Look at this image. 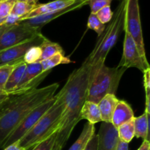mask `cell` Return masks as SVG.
<instances>
[{
	"mask_svg": "<svg viewBox=\"0 0 150 150\" xmlns=\"http://www.w3.org/2000/svg\"><path fill=\"white\" fill-rule=\"evenodd\" d=\"M113 15L114 13L111 10V6H106V7H104L103 8L100 9L99 11H98V13H96L97 17L98 18L100 21H101V23H103V24H105L107 23H109L111 21V20L113 18Z\"/></svg>",
	"mask_w": 150,
	"mask_h": 150,
	"instance_id": "cell-30",
	"label": "cell"
},
{
	"mask_svg": "<svg viewBox=\"0 0 150 150\" xmlns=\"http://www.w3.org/2000/svg\"><path fill=\"white\" fill-rule=\"evenodd\" d=\"M3 150H26V149H25L24 148H23V147H21V146H19L18 143V142H15V143L9 145V146H7V147L4 148Z\"/></svg>",
	"mask_w": 150,
	"mask_h": 150,
	"instance_id": "cell-35",
	"label": "cell"
},
{
	"mask_svg": "<svg viewBox=\"0 0 150 150\" xmlns=\"http://www.w3.org/2000/svg\"><path fill=\"white\" fill-rule=\"evenodd\" d=\"M135 117L134 112L127 102L119 100L112 116L111 124L116 129L121 125L133 120Z\"/></svg>",
	"mask_w": 150,
	"mask_h": 150,
	"instance_id": "cell-14",
	"label": "cell"
},
{
	"mask_svg": "<svg viewBox=\"0 0 150 150\" xmlns=\"http://www.w3.org/2000/svg\"><path fill=\"white\" fill-rule=\"evenodd\" d=\"M57 100L53 106L40 119L29 131L18 141L19 146L28 150L57 132L64 110V104L60 92L57 94Z\"/></svg>",
	"mask_w": 150,
	"mask_h": 150,
	"instance_id": "cell-4",
	"label": "cell"
},
{
	"mask_svg": "<svg viewBox=\"0 0 150 150\" xmlns=\"http://www.w3.org/2000/svg\"><path fill=\"white\" fill-rule=\"evenodd\" d=\"M37 5H33V4H28V3L23 2V1H16L13 5L10 13L18 16L21 18L27 15L29 13H30Z\"/></svg>",
	"mask_w": 150,
	"mask_h": 150,
	"instance_id": "cell-25",
	"label": "cell"
},
{
	"mask_svg": "<svg viewBox=\"0 0 150 150\" xmlns=\"http://www.w3.org/2000/svg\"><path fill=\"white\" fill-rule=\"evenodd\" d=\"M116 150H129L128 144L125 143V142H122L119 140Z\"/></svg>",
	"mask_w": 150,
	"mask_h": 150,
	"instance_id": "cell-36",
	"label": "cell"
},
{
	"mask_svg": "<svg viewBox=\"0 0 150 150\" xmlns=\"http://www.w3.org/2000/svg\"><path fill=\"white\" fill-rule=\"evenodd\" d=\"M118 66L126 69L136 67L143 73L149 68L146 58L142 57L134 40L127 32L125 35L122 57Z\"/></svg>",
	"mask_w": 150,
	"mask_h": 150,
	"instance_id": "cell-9",
	"label": "cell"
},
{
	"mask_svg": "<svg viewBox=\"0 0 150 150\" xmlns=\"http://www.w3.org/2000/svg\"><path fill=\"white\" fill-rule=\"evenodd\" d=\"M125 0H121L111 21L103 32L98 36L95 46L83 63L97 68L105 64L107 55L114 46L121 32L124 30Z\"/></svg>",
	"mask_w": 150,
	"mask_h": 150,
	"instance_id": "cell-3",
	"label": "cell"
},
{
	"mask_svg": "<svg viewBox=\"0 0 150 150\" xmlns=\"http://www.w3.org/2000/svg\"><path fill=\"white\" fill-rule=\"evenodd\" d=\"M80 118L81 120H87L88 122L92 125L102 122L98 103L86 100L81 111Z\"/></svg>",
	"mask_w": 150,
	"mask_h": 150,
	"instance_id": "cell-17",
	"label": "cell"
},
{
	"mask_svg": "<svg viewBox=\"0 0 150 150\" xmlns=\"http://www.w3.org/2000/svg\"><path fill=\"white\" fill-rule=\"evenodd\" d=\"M87 1L88 0H76L73 4L68 6V7L58 10H55V11L46 13V14L40 15V16H36V17L32 18L26 19V20L23 21L21 22H24V23H27L30 26L41 29L44 25L47 24L51 21L54 20V19L60 17V16L66 14V13L81 8L82 7L87 4Z\"/></svg>",
	"mask_w": 150,
	"mask_h": 150,
	"instance_id": "cell-11",
	"label": "cell"
},
{
	"mask_svg": "<svg viewBox=\"0 0 150 150\" xmlns=\"http://www.w3.org/2000/svg\"><path fill=\"white\" fill-rule=\"evenodd\" d=\"M125 67H108L105 64L97 68L91 67L86 100L98 103L108 94H115Z\"/></svg>",
	"mask_w": 150,
	"mask_h": 150,
	"instance_id": "cell-5",
	"label": "cell"
},
{
	"mask_svg": "<svg viewBox=\"0 0 150 150\" xmlns=\"http://www.w3.org/2000/svg\"><path fill=\"white\" fill-rule=\"evenodd\" d=\"M26 67V64L23 61H21L14 64L13 70L7 79L5 86H4V92H7V94H10L16 90L19 82L21 80V78L24 73Z\"/></svg>",
	"mask_w": 150,
	"mask_h": 150,
	"instance_id": "cell-16",
	"label": "cell"
},
{
	"mask_svg": "<svg viewBox=\"0 0 150 150\" xmlns=\"http://www.w3.org/2000/svg\"><path fill=\"white\" fill-rule=\"evenodd\" d=\"M98 136L97 150H116L119 142L117 130L111 123L103 122Z\"/></svg>",
	"mask_w": 150,
	"mask_h": 150,
	"instance_id": "cell-12",
	"label": "cell"
},
{
	"mask_svg": "<svg viewBox=\"0 0 150 150\" xmlns=\"http://www.w3.org/2000/svg\"><path fill=\"white\" fill-rule=\"evenodd\" d=\"M64 146L57 142V132L42 142L35 145L31 150H62Z\"/></svg>",
	"mask_w": 150,
	"mask_h": 150,
	"instance_id": "cell-24",
	"label": "cell"
},
{
	"mask_svg": "<svg viewBox=\"0 0 150 150\" xmlns=\"http://www.w3.org/2000/svg\"><path fill=\"white\" fill-rule=\"evenodd\" d=\"M42 72H43V70H42L40 62L33 63V64H26V70H25L24 73H23V76H22L21 80L19 82L16 90L13 92H20L21 89L23 86H25L28 83L34 80L35 78L38 77ZM13 92H11V93H13Z\"/></svg>",
	"mask_w": 150,
	"mask_h": 150,
	"instance_id": "cell-18",
	"label": "cell"
},
{
	"mask_svg": "<svg viewBox=\"0 0 150 150\" xmlns=\"http://www.w3.org/2000/svg\"><path fill=\"white\" fill-rule=\"evenodd\" d=\"M18 1H23V2L28 3V4H33V5H37L38 4V0H16Z\"/></svg>",
	"mask_w": 150,
	"mask_h": 150,
	"instance_id": "cell-39",
	"label": "cell"
},
{
	"mask_svg": "<svg viewBox=\"0 0 150 150\" xmlns=\"http://www.w3.org/2000/svg\"><path fill=\"white\" fill-rule=\"evenodd\" d=\"M118 102L119 100L115 94H108L100 100L98 105L103 122L111 123L113 114Z\"/></svg>",
	"mask_w": 150,
	"mask_h": 150,
	"instance_id": "cell-15",
	"label": "cell"
},
{
	"mask_svg": "<svg viewBox=\"0 0 150 150\" xmlns=\"http://www.w3.org/2000/svg\"><path fill=\"white\" fill-rule=\"evenodd\" d=\"M14 65L0 66V90L4 91L7 81Z\"/></svg>",
	"mask_w": 150,
	"mask_h": 150,
	"instance_id": "cell-31",
	"label": "cell"
},
{
	"mask_svg": "<svg viewBox=\"0 0 150 150\" xmlns=\"http://www.w3.org/2000/svg\"><path fill=\"white\" fill-rule=\"evenodd\" d=\"M76 1V0H54V1H50V2L45 3V4H39L30 13H29L23 17L21 18L19 22L40 16V15L46 14V13H51L55 10L64 8V7L71 5Z\"/></svg>",
	"mask_w": 150,
	"mask_h": 150,
	"instance_id": "cell-13",
	"label": "cell"
},
{
	"mask_svg": "<svg viewBox=\"0 0 150 150\" xmlns=\"http://www.w3.org/2000/svg\"><path fill=\"white\" fill-rule=\"evenodd\" d=\"M7 96H8V94H7V92H4V91L3 90H0V103H1L4 100H5Z\"/></svg>",
	"mask_w": 150,
	"mask_h": 150,
	"instance_id": "cell-38",
	"label": "cell"
},
{
	"mask_svg": "<svg viewBox=\"0 0 150 150\" xmlns=\"http://www.w3.org/2000/svg\"><path fill=\"white\" fill-rule=\"evenodd\" d=\"M124 30L134 40L142 57L146 58L139 0H125Z\"/></svg>",
	"mask_w": 150,
	"mask_h": 150,
	"instance_id": "cell-6",
	"label": "cell"
},
{
	"mask_svg": "<svg viewBox=\"0 0 150 150\" xmlns=\"http://www.w3.org/2000/svg\"><path fill=\"white\" fill-rule=\"evenodd\" d=\"M10 27H11V26H9L6 24L1 25V26H0V36H1V35H2V34L4 33V32H5L7 29H8Z\"/></svg>",
	"mask_w": 150,
	"mask_h": 150,
	"instance_id": "cell-40",
	"label": "cell"
},
{
	"mask_svg": "<svg viewBox=\"0 0 150 150\" xmlns=\"http://www.w3.org/2000/svg\"><path fill=\"white\" fill-rule=\"evenodd\" d=\"M59 86L54 83L29 92L8 94L0 103V148L29 113L55 95Z\"/></svg>",
	"mask_w": 150,
	"mask_h": 150,
	"instance_id": "cell-2",
	"label": "cell"
},
{
	"mask_svg": "<svg viewBox=\"0 0 150 150\" xmlns=\"http://www.w3.org/2000/svg\"><path fill=\"white\" fill-rule=\"evenodd\" d=\"M94 134H95V125L86 122L79 137L68 150H84Z\"/></svg>",
	"mask_w": 150,
	"mask_h": 150,
	"instance_id": "cell-19",
	"label": "cell"
},
{
	"mask_svg": "<svg viewBox=\"0 0 150 150\" xmlns=\"http://www.w3.org/2000/svg\"><path fill=\"white\" fill-rule=\"evenodd\" d=\"M113 0H88L87 5L89 6L91 13L96 14L100 9L106 6H111Z\"/></svg>",
	"mask_w": 150,
	"mask_h": 150,
	"instance_id": "cell-29",
	"label": "cell"
},
{
	"mask_svg": "<svg viewBox=\"0 0 150 150\" xmlns=\"http://www.w3.org/2000/svg\"><path fill=\"white\" fill-rule=\"evenodd\" d=\"M149 114L144 113L140 117H134L135 136L144 140H149Z\"/></svg>",
	"mask_w": 150,
	"mask_h": 150,
	"instance_id": "cell-20",
	"label": "cell"
},
{
	"mask_svg": "<svg viewBox=\"0 0 150 150\" xmlns=\"http://www.w3.org/2000/svg\"><path fill=\"white\" fill-rule=\"evenodd\" d=\"M19 20H20V18H19L18 16L10 13V14L7 16V19H6L5 22H4V24L7 25V26H14V25L18 23Z\"/></svg>",
	"mask_w": 150,
	"mask_h": 150,
	"instance_id": "cell-33",
	"label": "cell"
},
{
	"mask_svg": "<svg viewBox=\"0 0 150 150\" xmlns=\"http://www.w3.org/2000/svg\"><path fill=\"white\" fill-rule=\"evenodd\" d=\"M42 51H41L40 46H34L29 48L26 53L23 59V61L26 64H33V63L38 62L40 61Z\"/></svg>",
	"mask_w": 150,
	"mask_h": 150,
	"instance_id": "cell-26",
	"label": "cell"
},
{
	"mask_svg": "<svg viewBox=\"0 0 150 150\" xmlns=\"http://www.w3.org/2000/svg\"><path fill=\"white\" fill-rule=\"evenodd\" d=\"M41 34V29L19 22L0 36V51L29 40Z\"/></svg>",
	"mask_w": 150,
	"mask_h": 150,
	"instance_id": "cell-8",
	"label": "cell"
},
{
	"mask_svg": "<svg viewBox=\"0 0 150 150\" xmlns=\"http://www.w3.org/2000/svg\"><path fill=\"white\" fill-rule=\"evenodd\" d=\"M57 95H54L52 98L45 101L42 104L36 107L35 109L32 110L30 113H29L28 115L22 120L21 122L18 125V127L13 130L10 136L7 138L4 144L1 146V149H4L9 145L20 140L39 121L40 119L53 106L57 100Z\"/></svg>",
	"mask_w": 150,
	"mask_h": 150,
	"instance_id": "cell-7",
	"label": "cell"
},
{
	"mask_svg": "<svg viewBox=\"0 0 150 150\" xmlns=\"http://www.w3.org/2000/svg\"><path fill=\"white\" fill-rule=\"evenodd\" d=\"M73 62L70 60L69 57L64 56V54L62 53H58V54H54L52 57L40 61L41 65L43 71H47V70H51L56 66H58L59 64H70Z\"/></svg>",
	"mask_w": 150,
	"mask_h": 150,
	"instance_id": "cell-22",
	"label": "cell"
},
{
	"mask_svg": "<svg viewBox=\"0 0 150 150\" xmlns=\"http://www.w3.org/2000/svg\"><path fill=\"white\" fill-rule=\"evenodd\" d=\"M97 146H98V136L97 134H94L84 150H97Z\"/></svg>",
	"mask_w": 150,
	"mask_h": 150,
	"instance_id": "cell-34",
	"label": "cell"
},
{
	"mask_svg": "<svg viewBox=\"0 0 150 150\" xmlns=\"http://www.w3.org/2000/svg\"><path fill=\"white\" fill-rule=\"evenodd\" d=\"M87 26L89 29L95 31L98 34V36H100L103 32L105 28V24L101 23L100 21L97 17L96 14H93V13H90L89 15V18H88Z\"/></svg>",
	"mask_w": 150,
	"mask_h": 150,
	"instance_id": "cell-28",
	"label": "cell"
},
{
	"mask_svg": "<svg viewBox=\"0 0 150 150\" xmlns=\"http://www.w3.org/2000/svg\"><path fill=\"white\" fill-rule=\"evenodd\" d=\"M137 150H150V143L149 140H144L140 147Z\"/></svg>",
	"mask_w": 150,
	"mask_h": 150,
	"instance_id": "cell-37",
	"label": "cell"
},
{
	"mask_svg": "<svg viewBox=\"0 0 150 150\" xmlns=\"http://www.w3.org/2000/svg\"><path fill=\"white\" fill-rule=\"evenodd\" d=\"M91 67L83 63L69 76L60 90L64 104L59 127L57 132V142L64 146L73 129L81 121L80 114L87 98Z\"/></svg>",
	"mask_w": 150,
	"mask_h": 150,
	"instance_id": "cell-1",
	"label": "cell"
},
{
	"mask_svg": "<svg viewBox=\"0 0 150 150\" xmlns=\"http://www.w3.org/2000/svg\"><path fill=\"white\" fill-rule=\"evenodd\" d=\"M16 1V0H0V26L4 24Z\"/></svg>",
	"mask_w": 150,
	"mask_h": 150,
	"instance_id": "cell-27",
	"label": "cell"
},
{
	"mask_svg": "<svg viewBox=\"0 0 150 150\" xmlns=\"http://www.w3.org/2000/svg\"><path fill=\"white\" fill-rule=\"evenodd\" d=\"M39 46L40 48L41 51H42L40 61L49 58V57H52L54 54H58V53L64 54L62 47L59 44L57 43V42H52L46 38H44V40Z\"/></svg>",
	"mask_w": 150,
	"mask_h": 150,
	"instance_id": "cell-21",
	"label": "cell"
},
{
	"mask_svg": "<svg viewBox=\"0 0 150 150\" xmlns=\"http://www.w3.org/2000/svg\"><path fill=\"white\" fill-rule=\"evenodd\" d=\"M45 38L41 33L29 40L0 51V66L14 65L16 63L23 61V57L28 50L32 47L40 45Z\"/></svg>",
	"mask_w": 150,
	"mask_h": 150,
	"instance_id": "cell-10",
	"label": "cell"
},
{
	"mask_svg": "<svg viewBox=\"0 0 150 150\" xmlns=\"http://www.w3.org/2000/svg\"><path fill=\"white\" fill-rule=\"evenodd\" d=\"M32 148H33V147H32ZM32 148H30V149H29V150H31V149H32Z\"/></svg>",
	"mask_w": 150,
	"mask_h": 150,
	"instance_id": "cell-41",
	"label": "cell"
},
{
	"mask_svg": "<svg viewBox=\"0 0 150 150\" xmlns=\"http://www.w3.org/2000/svg\"><path fill=\"white\" fill-rule=\"evenodd\" d=\"M133 120L121 125L117 129L119 140L127 144H129L133 140V138L135 137L134 121H133Z\"/></svg>",
	"mask_w": 150,
	"mask_h": 150,
	"instance_id": "cell-23",
	"label": "cell"
},
{
	"mask_svg": "<svg viewBox=\"0 0 150 150\" xmlns=\"http://www.w3.org/2000/svg\"><path fill=\"white\" fill-rule=\"evenodd\" d=\"M144 86L146 96H150V68L144 72Z\"/></svg>",
	"mask_w": 150,
	"mask_h": 150,
	"instance_id": "cell-32",
	"label": "cell"
}]
</instances>
